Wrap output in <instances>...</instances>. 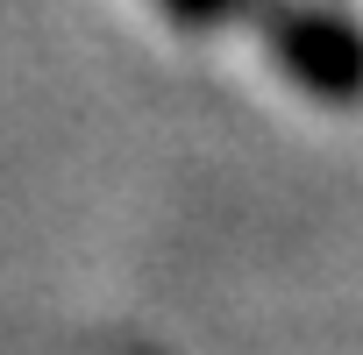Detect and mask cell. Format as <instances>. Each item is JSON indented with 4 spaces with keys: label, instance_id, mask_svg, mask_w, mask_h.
<instances>
[{
    "label": "cell",
    "instance_id": "6da1fadb",
    "mask_svg": "<svg viewBox=\"0 0 363 355\" xmlns=\"http://www.w3.org/2000/svg\"><path fill=\"white\" fill-rule=\"evenodd\" d=\"M271 50L320 100H356L363 93V29L335 8H278L271 15Z\"/></svg>",
    "mask_w": 363,
    "mask_h": 355
},
{
    "label": "cell",
    "instance_id": "7a4b0ae2",
    "mask_svg": "<svg viewBox=\"0 0 363 355\" xmlns=\"http://www.w3.org/2000/svg\"><path fill=\"white\" fill-rule=\"evenodd\" d=\"M164 8H171L178 22H228V15L250 8V0H164Z\"/></svg>",
    "mask_w": 363,
    "mask_h": 355
}]
</instances>
